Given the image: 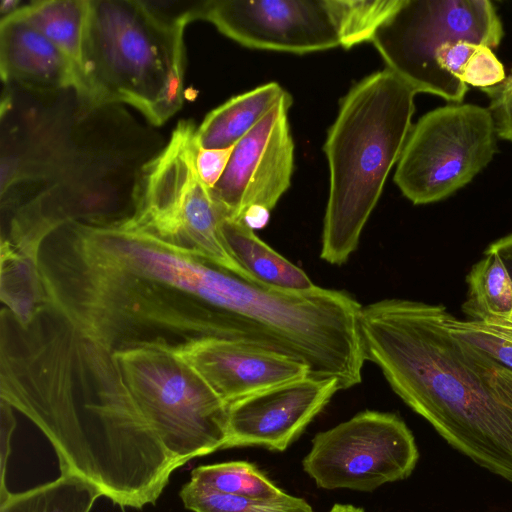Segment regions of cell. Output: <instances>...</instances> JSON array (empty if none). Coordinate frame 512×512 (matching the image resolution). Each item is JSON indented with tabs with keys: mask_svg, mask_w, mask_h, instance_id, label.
<instances>
[{
	"mask_svg": "<svg viewBox=\"0 0 512 512\" xmlns=\"http://www.w3.org/2000/svg\"><path fill=\"white\" fill-rule=\"evenodd\" d=\"M290 94L235 145L229 163L210 194L224 218L241 220L246 209L270 211L291 184L294 144L288 123Z\"/></svg>",
	"mask_w": 512,
	"mask_h": 512,
	"instance_id": "cell-10",
	"label": "cell"
},
{
	"mask_svg": "<svg viewBox=\"0 0 512 512\" xmlns=\"http://www.w3.org/2000/svg\"><path fill=\"white\" fill-rule=\"evenodd\" d=\"M329 512H364V510L351 504H334Z\"/></svg>",
	"mask_w": 512,
	"mask_h": 512,
	"instance_id": "cell-31",
	"label": "cell"
},
{
	"mask_svg": "<svg viewBox=\"0 0 512 512\" xmlns=\"http://www.w3.org/2000/svg\"><path fill=\"white\" fill-rule=\"evenodd\" d=\"M488 324L512 328V316H510L508 319L500 320V321L493 322V323H488Z\"/></svg>",
	"mask_w": 512,
	"mask_h": 512,
	"instance_id": "cell-32",
	"label": "cell"
},
{
	"mask_svg": "<svg viewBox=\"0 0 512 512\" xmlns=\"http://www.w3.org/2000/svg\"><path fill=\"white\" fill-rule=\"evenodd\" d=\"M289 93L276 82L266 83L230 98L212 110L196 131L200 148L236 145Z\"/></svg>",
	"mask_w": 512,
	"mask_h": 512,
	"instance_id": "cell-15",
	"label": "cell"
},
{
	"mask_svg": "<svg viewBox=\"0 0 512 512\" xmlns=\"http://www.w3.org/2000/svg\"><path fill=\"white\" fill-rule=\"evenodd\" d=\"M446 324L454 336L512 370V328L474 320L462 321L450 312H447Z\"/></svg>",
	"mask_w": 512,
	"mask_h": 512,
	"instance_id": "cell-23",
	"label": "cell"
},
{
	"mask_svg": "<svg viewBox=\"0 0 512 512\" xmlns=\"http://www.w3.org/2000/svg\"><path fill=\"white\" fill-rule=\"evenodd\" d=\"M270 218V210L259 205L249 207L243 213L241 220L247 227L261 229L266 226Z\"/></svg>",
	"mask_w": 512,
	"mask_h": 512,
	"instance_id": "cell-28",
	"label": "cell"
},
{
	"mask_svg": "<svg viewBox=\"0 0 512 512\" xmlns=\"http://www.w3.org/2000/svg\"><path fill=\"white\" fill-rule=\"evenodd\" d=\"M16 421L13 408L1 400V467H0V497L5 496L9 490L6 487V467L10 454V441L14 432Z\"/></svg>",
	"mask_w": 512,
	"mask_h": 512,
	"instance_id": "cell-27",
	"label": "cell"
},
{
	"mask_svg": "<svg viewBox=\"0 0 512 512\" xmlns=\"http://www.w3.org/2000/svg\"><path fill=\"white\" fill-rule=\"evenodd\" d=\"M416 94L386 68L356 83L341 100L324 144L330 173L324 261L342 265L356 250L412 128Z\"/></svg>",
	"mask_w": 512,
	"mask_h": 512,
	"instance_id": "cell-2",
	"label": "cell"
},
{
	"mask_svg": "<svg viewBox=\"0 0 512 512\" xmlns=\"http://www.w3.org/2000/svg\"><path fill=\"white\" fill-rule=\"evenodd\" d=\"M506 77L503 64L491 48L478 44L467 60L461 82L479 89L494 86Z\"/></svg>",
	"mask_w": 512,
	"mask_h": 512,
	"instance_id": "cell-24",
	"label": "cell"
},
{
	"mask_svg": "<svg viewBox=\"0 0 512 512\" xmlns=\"http://www.w3.org/2000/svg\"><path fill=\"white\" fill-rule=\"evenodd\" d=\"M234 147L235 145L223 149L199 148L196 158L197 171L208 188H213L222 177Z\"/></svg>",
	"mask_w": 512,
	"mask_h": 512,
	"instance_id": "cell-26",
	"label": "cell"
},
{
	"mask_svg": "<svg viewBox=\"0 0 512 512\" xmlns=\"http://www.w3.org/2000/svg\"><path fill=\"white\" fill-rule=\"evenodd\" d=\"M190 481L214 491L255 500L280 502L293 497L247 461L198 466L192 470Z\"/></svg>",
	"mask_w": 512,
	"mask_h": 512,
	"instance_id": "cell-20",
	"label": "cell"
},
{
	"mask_svg": "<svg viewBox=\"0 0 512 512\" xmlns=\"http://www.w3.org/2000/svg\"><path fill=\"white\" fill-rule=\"evenodd\" d=\"M339 390L338 379L309 375L231 402L223 449L286 450Z\"/></svg>",
	"mask_w": 512,
	"mask_h": 512,
	"instance_id": "cell-11",
	"label": "cell"
},
{
	"mask_svg": "<svg viewBox=\"0 0 512 512\" xmlns=\"http://www.w3.org/2000/svg\"><path fill=\"white\" fill-rule=\"evenodd\" d=\"M503 36L502 21L489 0H403L371 42L387 69L416 93L459 104L468 86L445 77L435 64V53L457 40L495 49Z\"/></svg>",
	"mask_w": 512,
	"mask_h": 512,
	"instance_id": "cell-6",
	"label": "cell"
},
{
	"mask_svg": "<svg viewBox=\"0 0 512 512\" xmlns=\"http://www.w3.org/2000/svg\"><path fill=\"white\" fill-rule=\"evenodd\" d=\"M103 496L91 482L68 473L23 492L0 498V512H90Z\"/></svg>",
	"mask_w": 512,
	"mask_h": 512,
	"instance_id": "cell-18",
	"label": "cell"
},
{
	"mask_svg": "<svg viewBox=\"0 0 512 512\" xmlns=\"http://www.w3.org/2000/svg\"><path fill=\"white\" fill-rule=\"evenodd\" d=\"M179 496L185 508L192 512H314L299 497L280 502L255 500L214 491L191 481L183 485Z\"/></svg>",
	"mask_w": 512,
	"mask_h": 512,
	"instance_id": "cell-22",
	"label": "cell"
},
{
	"mask_svg": "<svg viewBox=\"0 0 512 512\" xmlns=\"http://www.w3.org/2000/svg\"><path fill=\"white\" fill-rule=\"evenodd\" d=\"M487 249L499 255L512 280V233L492 242Z\"/></svg>",
	"mask_w": 512,
	"mask_h": 512,
	"instance_id": "cell-29",
	"label": "cell"
},
{
	"mask_svg": "<svg viewBox=\"0 0 512 512\" xmlns=\"http://www.w3.org/2000/svg\"><path fill=\"white\" fill-rule=\"evenodd\" d=\"M497 151L489 110L451 103L412 125L394 182L415 205L438 202L470 183Z\"/></svg>",
	"mask_w": 512,
	"mask_h": 512,
	"instance_id": "cell-7",
	"label": "cell"
},
{
	"mask_svg": "<svg viewBox=\"0 0 512 512\" xmlns=\"http://www.w3.org/2000/svg\"><path fill=\"white\" fill-rule=\"evenodd\" d=\"M462 311L470 320L493 323L512 316V280L499 255L489 249L466 276Z\"/></svg>",
	"mask_w": 512,
	"mask_h": 512,
	"instance_id": "cell-17",
	"label": "cell"
},
{
	"mask_svg": "<svg viewBox=\"0 0 512 512\" xmlns=\"http://www.w3.org/2000/svg\"><path fill=\"white\" fill-rule=\"evenodd\" d=\"M418 458L399 416L366 410L316 434L302 465L320 488L372 491L409 477Z\"/></svg>",
	"mask_w": 512,
	"mask_h": 512,
	"instance_id": "cell-8",
	"label": "cell"
},
{
	"mask_svg": "<svg viewBox=\"0 0 512 512\" xmlns=\"http://www.w3.org/2000/svg\"><path fill=\"white\" fill-rule=\"evenodd\" d=\"M112 353L139 408L180 467L223 449L228 405L171 347L141 345Z\"/></svg>",
	"mask_w": 512,
	"mask_h": 512,
	"instance_id": "cell-5",
	"label": "cell"
},
{
	"mask_svg": "<svg viewBox=\"0 0 512 512\" xmlns=\"http://www.w3.org/2000/svg\"><path fill=\"white\" fill-rule=\"evenodd\" d=\"M88 10L89 0H47L24 5L17 12L70 59L80 79Z\"/></svg>",
	"mask_w": 512,
	"mask_h": 512,
	"instance_id": "cell-16",
	"label": "cell"
},
{
	"mask_svg": "<svg viewBox=\"0 0 512 512\" xmlns=\"http://www.w3.org/2000/svg\"><path fill=\"white\" fill-rule=\"evenodd\" d=\"M196 131L190 121H180L165 148L141 167L133 211L125 220L201 259L244 274L226 247L224 217L198 174Z\"/></svg>",
	"mask_w": 512,
	"mask_h": 512,
	"instance_id": "cell-4",
	"label": "cell"
},
{
	"mask_svg": "<svg viewBox=\"0 0 512 512\" xmlns=\"http://www.w3.org/2000/svg\"><path fill=\"white\" fill-rule=\"evenodd\" d=\"M402 2L403 0H325L339 36L340 46L345 49L372 41L377 30Z\"/></svg>",
	"mask_w": 512,
	"mask_h": 512,
	"instance_id": "cell-21",
	"label": "cell"
},
{
	"mask_svg": "<svg viewBox=\"0 0 512 512\" xmlns=\"http://www.w3.org/2000/svg\"><path fill=\"white\" fill-rule=\"evenodd\" d=\"M20 4L19 1L14 0H4L1 2L0 10L2 18L9 16L16 12L20 7L18 6Z\"/></svg>",
	"mask_w": 512,
	"mask_h": 512,
	"instance_id": "cell-30",
	"label": "cell"
},
{
	"mask_svg": "<svg viewBox=\"0 0 512 512\" xmlns=\"http://www.w3.org/2000/svg\"><path fill=\"white\" fill-rule=\"evenodd\" d=\"M0 70L7 85L38 93L79 90L70 59L17 11L1 19Z\"/></svg>",
	"mask_w": 512,
	"mask_h": 512,
	"instance_id": "cell-13",
	"label": "cell"
},
{
	"mask_svg": "<svg viewBox=\"0 0 512 512\" xmlns=\"http://www.w3.org/2000/svg\"><path fill=\"white\" fill-rule=\"evenodd\" d=\"M221 231L232 258L254 280L293 291L316 286L301 268L273 250L242 221L223 218Z\"/></svg>",
	"mask_w": 512,
	"mask_h": 512,
	"instance_id": "cell-14",
	"label": "cell"
},
{
	"mask_svg": "<svg viewBox=\"0 0 512 512\" xmlns=\"http://www.w3.org/2000/svg\"><path fill=\"white\" fill-rule=\"evenodd\" d=\"M196 18L253 49L305 54L340 46L325 0H209L198 2Z\"/></svg>",
	"mask_w": 512,
	"mask_h": 512,
	"instance_id": "cell-9",
	"label": "cell"
},
{
	"mask_svg": "<svg viewBox=\"0 0 512 512\" xmlns=\"http://www.w3.org/2000/svg\"><path fill=\"white\" fill-rule=\"evenodd\" d=\"M1 300L22 326H27L47 306L37 260L4 239L1 242Z\"/></svg>",
	"mask_w": 512,
	"mask_h": 512,
	"instance_id": "cell-19",
	"label": "cell"
},
{
	"mask_svg": "<svg viewBox=\"0 0 512 512\" xmlns=\"http://www.w3.org/2000/svg\"><path fill=\"white\" fill-rule=\"evenodd\" d=\"M191 20L192 5L172 13L155 2L89 0L77 93L93 107L129 104L162 125L183 104Z\"/></svg>",
	"mask_w": 512,
	"mask_h": 512,
	"instance_id": "cell-3",
	"label": "cell"
},
{
	"mask_svg": "<svg viewBox=\"0 0 512 512\" xmlns=\"http://www.w3.org/2000/svg\"><path fill=\"white\" fill-rule=\"evenodd\" d=\"M447 312L396 298L362 306L365 359L449 444L512 483V370L454 336Z\"/></svg>",
	"mask_w": 512,
	"mask_h": 512,
	"instance_id": "cell-1",
	"label": "cell"
},
{
	"mask_svg": "<svg viewBox=\"0 0 512 512\" xmlns=\"http://www.w3.org/2000/svg\"><path fill=\"white\" fill-rule=\"evenodd\" d=\"M489 99L497 138L512 142V69L500 83L480 89Z\"/></svg>",
	"mask_w": 512,
	"mask_h": 512,
	"instance_id": "cell-25",
	"label": "cell"
},
{
	"mask_svg": "<svg viewBox=\"0 0 512 512\" xmlns=\"http://www.w3.org/2000/svg\"><path fill=\"white\" fill-rule=\"evenodd\" d=\"M171 348L227 405L311 375L294 358L239 341L206 338Z\"/></svg>",
	"mask_w": 512,
	"mask_h": 512,
	"instance_id": "cell-12",
	"label": "cell"
}]
</instances>
